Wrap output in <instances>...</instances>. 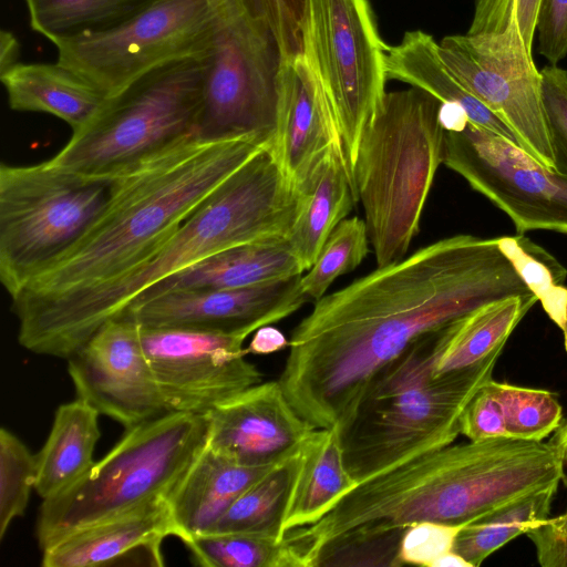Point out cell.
I'll return each mask as SVG.
<instances>
[{
	"label": "cell",
	"mask_w": 567,
	"mask_h": 567,
	"mask_svg": "<svg viewBox=\"0 0 567 567\" xmlns=\"http://www.w3.org/2000/svg\"><path fill=\"white\" fill-rule=\"evenodd\" d=\"M528 293L498 238L445 237L316 301L292 330L277 381L315 429L342 433L372 379L414 341Z\"/></svg>",
	"instance_id": "1"
},
{
	"label": "cell",
	"mask_w": 567,
	"mask_h": 567,
	"mask_svg": "<svg viewBox=\"0 0 567 567\" xmlns=\"http://www.w3.org/2000/svg\"><path fill=\"white\" fill-rule=\"evenodd\" d=\"M564 473L565 458L550 443L492 437L449 444L359 483L298 534L312 559L330 543L401 542L414 523L465 525L559 486Z\"/></svg>",
	"instance_id": "2"
},
{
	"label": "cell",
	"mask_w": 567,
	"mask_h": 567,
	"mask_svg": "<svg viewBox=\"0 0 567 567\" xmlns=\"http://www.w3.org/2000/svg\"><path fill=\"white\" fill-rule=\"evenodd\" d=\"M264 148L250 137L192 135L114 175L110 198L92 226L11 298L19 324L137 265Z\"/></svg>",
	"instance_id": "3"
},
{
	"label": "cell",
	"mask_w": 567,
	"mask_h": 567,
	"mask_svg": "<svg viewBox=\"0 0 567 567\" xmlns=\"http://www.w3.org/2000/svg\"><path fill=\"white\" fill-rule=\"evenodd\" d=\"M301 192L264 148L218 186L188 218L137 265L69 302L19 324L27 350L69 359L107 320L145 289L220 250L287 237Z\"/></svg>",
	"instance_id": "4"
},
{
	"label": "cell",
	"mask_w": 567,
	"mask_h": 567,
	"mask_svg": "<svg viewBox=\"0 0 567 567\" xmlns=\"http://www.w3.org/2000/svg\"><path fill=\"white\" fill-rule=\"evenodd\" d=\"M437 331L419 338L378 372L341 433L344 463L358 483L452 444L466 405L493 379L502 351L434 377Z\"/></svg>",
	"instance_id": "5"
},
{
	"label": "cell",
	"mask_w": 567,
	"mask_h": 567,
	"mask_svg": "<svg viewBox=\"0 0 567 567\" xmlns=\"http://www.w3.org/2000/svg\"><path fill=\"white\" fill-rule=\"evenodd\" d=\"M442 102L412 86L386 92L353 164L377 267L404 258L444 158Z\"/></svg>",
	"instance_id": "6"
},
{
	"label": "cell",
	"mask_w": 567,
	"mask_h": 567,
	"mask_svg": "<svg viewBox=\"0 0 567 567\" xmlns=\"http://www.w3.org/2000/svg\"><path fill=\"white\" fill-rule=\"evenodd\" d=\"M208 437L206 415L167 412L130 429L60 494L44 499L37 522L43 550L63 537L167 498Z\"/></svg>",
	"instance_id": "7"
},
{
	"label": "cell",
	"mask_w": 567,
	"mask_h": 567,
	"mask_svg": "<svg viewBox=\"0 0 567 567\" xmlns=\"http://www.w3.org/2000/svg\"><path fill=\"white\" fill-rule=\"evenodd\" d=\"M208 54L159 65L114 95L50 161L75 173L113 177L195 135ZM196 136V135H195Z\"/></svg>",
	"instance_id": "8"
},
{
	"label": "cell",
	"mask_w": 567,
	"mask_h": 567,
	"mask_svg": "<svg viewBox=\"0 0 567 567\" xmlns=\"http://www.w3.org/2000/svg\"><path fill=\"white\" fill-rule=\"evenodd\" d=\"M113 177L65 169L50 159L0 166V281L14 297L68 251L105 207Z\"/></svg>",
	"instance_id": "9"
},
{
	"label": "cell",
	"mask_w": 567,
	"mask_h": 567,
	"mask_svg": "<svg viewBox=\"0 0 567 567\" xmlns=\"http://www.w3.org/2000/svg\"><path fill=\"white\" fill-rule=\"evenodd\" d=\"M218 9L195 135L250 137L271 152L279 125L282 52L237 0H225Z\"/></svg>",
	"instance_id": "10"
},
{
	"label": "cell",
	"mask_w": 567,
	"mask_h": 567,
	"mask_svg": "<svg viewBox=\"0 0 567 567\" xmlns=\"http://www.w3.org/2000/svg\"><path fill=\"white\" fill-rule=\"evenodd\" d=\"M385 49L368 0H308L305 54L327 95L352 176L361 136L386 93Z\"/></svg>",
	"instance_id": "11"
},
{
	"label": "cell",
	"mask_w": 567,
	"mask_h": 567,
	"mask_svg": "<svg viewBox=\"0 0 567 567\" xmlns=\"http://www.w3.org/2000/svg\"><path fill=\"white\" fill-rule=\"evenodd\" d=\"M219 22L214 0H158L126 22L54 45L58 62L107 97L171 61L209 53Z\"/></svg>",
	"instance_id": "12"
},
{
	"label": "cell",
	"mask_w": 567,
	"mask_h": 567,
	"mask_svg": "<svg viewBox=\"0 0 567 567\" xmlns=\"http://www.w3.org/2000/svg\"><path fill=\"white\" fill-rule=\"evenodd\" d=\"M443 164L504 212L517 234L567 235V176L517 144L467 122L461 130H445Z\"/></svg>",
	"instance_id": "13"
},
{
	"label": "cell",
	"mask_w": 567,
	"mask_h": 567,
	"mask_svg": "<svg viewBox=\"0 0 567 567\" xmlns=\"http://www.w3.org/2000/svg\"><path fill=\"white\" fill-rule=\"evenodd\" d=\"M439 54L454 76L513 132L520 148L556 171L542 73L518 35H447Z\"/></svg>",
	"instance_id": "14"
},
{
	"label": "cell",
	"mask_w": 567,
	"mask_h": 567,
	"mask_svg": "<svg viewBox=\"0 0 567 567\" xmlns=\"http://www.w3.org/2000/svg\"><path fill=\"white\" fill-rule=\"evenodd\" d=\"M140 336L166 412L207 415L262 381L246 359L244 337L142 326Z\"/></svg>",
	"instance_id": "15"
},
{
	"label": "cell",
	"mask_w": 567,
	"mask_h": 567,
	"mask_svg": "<svg viewBox=\"0 0 567 567\" xmlns=\"http://www.w3.org/2000/svg\"><path fill=\"white\" fill-rule=\"evenodd\" d=\"M68 372L79 400L126 429L167 413L140 326L128 317L101 326L68 359Z\"/></svg>",
	"instance_id": "16"
},
{
	"label": "cell",
	"mask_w": 567,
	"mask_h": 567,
	"mask_svg": "<svg viewBox=\"0 0 567 567\" xmlns=\"http://www.w3.org/2000/svg\"><path fill=\"white\" fill-rule=\"evenodd\" d=\"M309 301L298 275L243 288L169 291L134 305L118 316L147 328L192 329L247 338Z\"/></svg>",
	"instance_id": "17"
},
{
	"label": "cell",
	"mask_w": 567,
	"mask_h": 567,
	"mask_svg": "<svg viewBox=\"0 0 567 567\" xmlns=\"http://www.w3.org/2000/svg\"><path fill=\"white\" fill-rule=\"evenodd\" d=\"M206 416V444L250 466L281 462L315 430L292 408L278 381L251 385Z\"/></svg>",
	"instance_id": "18"
},
{
	"label": "cell",
	"mask_w": 567,
	"mask_h": 567,
	"mask_svg": "<svg viewBox=\"0 0 567 567\" xmlns=\"http://www.w3.org/2000/svg\"><path fill=\"white\" fill-rule=\"evenodd\" d=\"M331 152L341 159L357 189L321 82L306 54L285 61L279 125L271 154L299 189Z\"/></svg>",
	"instance_id": "19"
},
{
	"label": "cell",
	"mask_w": 567,
	"mask_h": 567,
	"mask_svg": "<svg viewBox=\"0 0 567 567\" xmlns=\"http://www.w3.org/2000/svg\"><path fill=\"white\" fill-rule=\"evenodd\" d=\"M173 536L166 498L74 532L44 548L43 567H94L133 564L164 565L163 539Z\"/></svg>",
	"instance_id": "20"
},
{
	"label": "cell",
	"mask_w": 567,
	"mask_h": 567,
	"mask_svg": "<svg viewBox=\"0 0 567 567\" xmlns=\"http://www.w3.org/2000/svg\"><path fill=\"white\" fill-rule=\"evenodd\" d=\"M277 464L244 465L206 444L166 498L173 536L185 543L212 532L234 502Z\"/></svg>",
	"instance_id": "21"
},
{
	"label": "cell",
	"mask_w": 567,
	"mask_h": 567,
	"mask_svg": "<svg viewBox=\"0 0 567 567\" xmlns=\"http://www.w3.org/2000/svg\"><path fill=\"white\" fill-rule=\"evenodd\" d=\"M302 272L286 237L266 238L220 250L162 279L127 308L169 291L243 288Z\"/></svg>",
	"instance_id": "22"
},
{
	"label": "cell",
	"mask_w": 567,
	"mask_h": 567,
	"mask_svg": "<svg viewBox=\"0 0 567 567\" xmlns=\"http://www.w3.org/2000/svg\"><path fill=\"white\" fill-rule=\"evenodd\" d=\"M561 422L563 408L554 393L493 379L475 393L462 414L463 433L471 440L542 441Z\"/></svg>",
	"instance_id": "23"
},
{
	"label": "cell",
	"mask_w": 567,
	"mask_h": 567,
	"mask_svg": "<svg viewBox=\"0 0 567 567\" xmlns=\"http://www.w3.org/2000/svg\"><path fill=\"white\" fill-rule=\"evenodd\" d=\"M358 484L347 470L339 429H315L297 450L281 535L315 524Z\"/></svg>",
	"instance_id": "24"
},
{
	"label": "cell",
	"mask_w": 567,
	"mask_h": 567,
	"mask_svg": "<svg viewBox=\"0 0 567 567\" xmlns=\"http://www.w3.org/2000/svg\"><path fill=\"white\" fill-rule=\"evenodd\" d=\"M9 106L19 112H41L83 127L107 96L76 71L56 63H21L0 74Z\"/></svg>",
	"instance_id": "25"
},
{
	"label": "cell",
	"mask_w": 567,
	"mask_h": 567,
	"mask_svg": "<svg viewBox=\"0 0 567 567\" xmlns=\"http://www.w3.org/2000/svg\"><path fill=\"white\" fill-rule=\"evenodd\" d=\"M388 80L421 89L445 104L461 107L468 122L517 144L509 127L480 102L446 68L439 43L421 30L408 31L402 40L385 49ZM518 145V144H517Z\"/></svg>",
	"instance_id": "26"
},
{
	"label": "cell",
	"mask_w": 567,
	"mask_h": 567,
	"mask_svg": "<svg viewBox=\"0 0 567 567\" xmlns=\"http://www.w3.org/2000/svg\"><path fill=\"white\" fill-rule=\"evenodd\" d=\"M537 302L533 293L484 305L437 331L433 375L475 365L503 351L509 336Z\"/></svg>",
	"instance_id": "27"
},
{
	"label": "cell",
	"mask_w": 567,
	"mask_h": 567,
	"mask_svg": "<svg viewBox=\"0 0 567 567\" xmlns=\"http://www.w3.org/2000/svg\"><path fill=\"white\" fill-rule=\"evenodd\" d=\"M100 413L76 399L58 408L49 436L37 454L34 489L44 501L63 492L94 464Z\"/></svg>",
	"instance_id": "28"
},
{
	"label": "cell",
	"mask_w": 567,
	"mask_h": 567,
	"mask_svg": "<svg viewBox=\"0 0 567 567\" xmlns=\"http://www.w3.org/2000/svg\"><path fill=\"white\" fill-rule=\"evenodd\" d=\"M301 205L287 240L303 271L315 264L322 246L357 203L339 156L331 152L299 189Z\"/></svg>",
	"instance_id": "29"
},
{
	"label": "cell",
	"mask_w": 567,
	"mask_h": 567,
	"mask_svg": "<svg viewBox=\"0 0 567 567\" xmlns=\"http://www.w3.org/2000/svg\"><path fill=\"white\" fill-rule=\"evenodd\" d=\"M557 489L558 486H550L520 496L464 525L453 551L471 567L480 566L502 546L546 520Z\"/></svg>",
	"instance_id": "30"
},
{
	"label": "cell",
	"mask_w": 567,
	"mask_h": 567,
	"mask_svg": "<svg viewBox=\"0 0 567 567\" xmlns=\"http://www.w3.org/2000/svg\"><path fill=\"white\" fill-rule=\"evenodd\" d=\"M158 0H25L31 28L53 44L113 29Z\"/></svg>",
	"instance_id": "31"
},
{
	"label": "cell",
	"mask_w": 567,
	"mask_h": 567,
	"mask_svg": "<svg viewBox=\"0 0 567 567\" xmlns=\"http://www.w3.org/2000/svg\"><path fill=\"white\" fill-rule=\"evenodd\" d=\"M194 564L204 567H306L301 549L288 535L207 533L184 543Z\"/></svg>",
	"instance_id": "32"
},
{
	"label": "cell",
	"mask_w": 567,
	"mask_h": 567,
	"mask_svg": "<svg viewBox=\"0 0 567 567\" xmlns=\"http://www.w3.org/2000/svg\"><path fill=\"white\" fill-rule=\"evenodd\" d=\"M297 451L247 488L212 532L259 533L284 537L281 523L288 502Z\"/></svg>",
	"instance_id": "33"
},
{
	"label": "cell",
	"mask_w": 567,
	"mask_h": 567,
	"mask_svg": "<svg viewBox=\"0 0 567 567\" xmlns=\"http://www.w3.org/2000/svg\"><path fill=\"white\" fill-rule=\"evenodd\" d=\"M502 252L511 261L529 291L561 330L567 352V270L540 246L524 235L498 238Z\"/></svg>",
	"instance_id": "34"
},
{
	"label": "cell",
	"mask_w": 567,
	"mask_h": 567,
	"mask_svg": "<svg viewBox=\"0 0 567 567\" xmlns=\"http://www.w3.org/2000/svg\"><path fill=\"white\" fill-rule=\"evenodd\" d=\"M364 219L344 218L322 246L315 264L301 276V288L310 301L321 299L341 275L355 269L369 252Z\"/></svg>",
	"instance_id": "35"
},
{
	"label": "cell",
	"mask_w": 567,
	"mask_h": 567,
	"mask_svg": "<svg viewBox=\"0 0 567 567\" xmlns=\"http://www.w3.org/2000/svg\"><path fill=\"white\" fill-rule=\"evenodd\" d=\"M37 478V455L11 431L0 430V538L27 509Z\"/></svg>",
	"instance_id": "36"
},
{
	"label": "cell",
	"mask_w": 567,
	"mask_h": 567,
	"mask_svg": "<svg viewBox=\"0 0 567 567\" xmlns=\"http://www.w3.org/2000/svg\"><path fill=\"white\" fill-rule=\"evenodd\" d=\"M276 39L285 61L305 54L308 0H237Z\"/></svg>",
	"instance_id": "37"
},
{
	"label": "cell",
	"mask_w": 567,
	"mask_h": 567,
	"mask_svg": "<svg viewBox=\"0 0 567 567\" xmlns=\"http://www.w3.org/2000/svg\"><path fill=\"white\" fill-rule=\"evenodd\" d=\"M540 0H475L467 34L515 33L533 54Z\"/></svg>",
	"instance_id": "38"
},
{
	"label": "cell",
	"mask_w": 567,
	"mask_h": 567,
	"mask_svg": "<svg viewBox=\"0 0 567 567\" xmlns=\"http://www.w3.org/2000/svg\"><path fill=\"white\" fill-rule=\"evenodd\" d=\"M463 526L431 520L410 525L400 542V566L433 567L435 560L453 550L456 536Z\"/></svg>",
	"instance_id": "39"
},
{
	"label": "cell",
	"mask_w": 567,
	"mask_h": 567,
	"mask_svg": "<svg viewBox=\"0 0 567 567\" xmlns=\"http://www.w3.org/2000/svg\"><path fill=\"white\" fill-rule=\"evenodd\" d=\"M540 73L543 104L556 172L567 176V70L558 64H548Z\"/></svg>",
	"instance_id": "40"
},
{
	"label": "cell",
	"mask_w": 567,
	"mask_h": 567,
	"mask_svg": "<svg viewBox=\"0 0 567 567\" xmlns=\"http://www.w3.org/2000/svg\"><path fill=\"white\" fill-rule=\"evenodd\" d=\"M536 32L538 53L549 64L567 56V0H540Z\"/></svg>",
	"instance_id": "41"
},
{
	"label": "cell",
	"mask_w": 567,
	"mask_h": 567,
	"mask_svg": "<svg viewBox=\"0 0 567 567\" xmlns=\"http://www.w3.org/2000/svg\"><path fill=\"white\" fill-rule=\"evenodd\" d=\"M561 481L567 489V472ZM526 535L535 546L540 566L567 567V508L556 517H548Z\"/></svg>",
	"instance_id": "42"
},
{
	"label": "cell",
	"mask_w": 567,
	"mask_h": 567,
	"mask_svg": "<svg viewBox=\"0 0 567 567\" xmlns=\"http://www.w3.org/2000/svg\"><path fill=\"white\" fill-rule=\"evenodd\" d=\"M290 341L270 324L257 329L246 349L247 354L266 355L288 348Z\"/></svg>",
	"instance_id": "43"
},
{
	"label": "cell",
	"mask_w": 567,
	"mask_h": 567,
	"mask_svg": "<svg viewBox=\"0 0 567 567\" xmlns=\"http://www.w3.org/2000/svg\"><path fill=\"white\" fill-rule=\"evenodd\" d=\"M19 43L16 37L7 31L1 30L0 32V74L6 73L19 61Z\"/></svg>",
	"instance_id": "44"
},
{
	"label": "cell",
	"mask_w": 567,
	"mask_h": 567,
	"mask_svg": "<svg viewBox=\"0 0 567 567\" xmlns=\"http://www.w3.org/2000/svg\"><path fill=\"white\" fill-rule=\"evenodd\" d=\"M550 444L557 447L563 454L565 462L567 460V420H563L559 427L554 432L551 436Z\"/></svg>",
	"instance_id": "45"
},
{
	"label": "cell",
	"mask_w": 567,
	"mask_h": 567,
	"mask_svg": "<svg viewBox=\"0 0 567 567\" xmlns=\"http://www.w3.org/2000/svg\"><path fill=\"white\" fill-rule=\"evenodd\" d=\"M433 567H471L470 564L455 551H449L433 564Z\"/></svg>",
	"instance_id": "46"
},
{
	"label": "cell",
	"mask_w": 567,
	"mask_h": 567,
	"mask_svg": "<svg viewBox=\"0 0 567 567\" xmlns=\"http://www.w3.org/2000/svg\"><path fill=\"white\" fill-rule=\"evenodd\" d=\"M224 0H214L215 3L219 4L220 2H223Z\"/></svg>",
	"instance_id": "47"
}]
</instances>
